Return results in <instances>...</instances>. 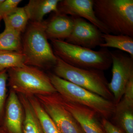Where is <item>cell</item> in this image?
<instances>
[{
  "label": "cell",
  "instance_id": "cell-18",
  "mask_svg": "<svg viewBox=\"0 0 133 133\" xmlns=\"http://www.w3.org/2000/svg\"><path fill=\"white\" fill-rule=\"evenodd\" d=\"M40 121L43 133H60L55 122L35 95L26 96Z\"/></svg>",
  "mask_w": 133,
  "mask_h": 133
},
{
  "label": "cell",
  "instance_id": "cell-13",
  "mask_svg": "<svg viewBox=\"0 0 133 133\" xmlns=\"http://www.w3.org/2000/svg\"><path fill=\"white\" fill-rule=\"evenodd\" d=\"M73 24L72 17L59 12L56 14L46 23L45 32L47 37L51 40H66L71 33Z\"/></svg>",
  "mask_w": 133,
  "mask_h": 133
},
{
  "label": "cell",
  "instance_id": "cell-21",
  "mask_svg": "<svg viewBox=\"0 0 133 133\" xmlns=\"http://www.w3.org/2000/svg\"><path fill=\"white\" fill-rule=\"evenodd\" d=\"M25 58L22 52L0 50V71L10 68L25 65Z\"/></svg>",
  "mask_w": 133,
  "mask_h": 133
},
{
  "label": "cell",
  "instance_id": "cell-17",
  "mask_svg": "<svg viewBox=\"0 0 133 133\" xmlns=\"http://www.w3.org/2000/svg\"><path fill=\"white\" fill-rule=\"evenodd\" d=\"M104 42L99 45L102 48H115L129 54L133 58V37L126 35L102 33Z\"/></svg>",
  "mask_w": 133,
  "mask_h": 133
},
{
  "label": "cell",
  "instance_id": "cell-23",
  "mask_svg": "<svg viewBox=\"0 0 133 133\" xmlns=\"http://www.w3.org/2000/svg\"><path fill=\"white\" fill-rule=\"evenodd\" d=\"M21 0H3L0 3V16L3 18L12 13L17 8Z\"/></svg>",
  "mask_w": 133,
  "mask_h": 133
},
{
  "label": "cell",
  "instance_id": "cell-1",
  "mask_svg": "<svg viewBox=\"0 0 133 133\" xmlns=\"http://www.w3.org/2000/svg\"><path fill=\"white\" fill-rule=\"evenodd\" d=\"M94 9L111 34L133 37V0H94Z\"/></svg>",
  "mask_w": 133,
  "mask_h": 133
},
{
  "label": "cell",
  "instance_id": "cell-7",
  "mask_svg": "<svg viewBox=\"0 0 133 133\" xmlns=\"http://www.w3.org/2000/svg\"><path fill=\"white\" fill-rule=\"evenodd\" d=\"M35 96L60 133H85L78 122L65 106L58 93Z\"/></svg>",
  "mask_w": 133,
  "mask_h": 133
},
{
  "label": "cell",
  "instance_id": "cell-2",
  "mask_svg": "<svg viewBox=\"0 0 133 133\" xmlns=\"http://www.w3.org/2000/svg\"><path fill=\"white\" fill-rule=\"evenodd\" d=\"M51 41L55 55L72 66L104 71L109 69L112 65L111 53L107 48L94 51L64 41Z\"/></svg>",
  "mask_w": 133,
  "mask_h": 133
},
{
  "label": "cell",
  "instance_id": "cell-25",
  "mask_svg": "<svg viewBox=\"0 0 133 133\" xmlns=\"http://www.w3.org/2000/svg\"><path fill=\"white\" fill-rule=\"evenodd\" d=\"M3 1V0H0V3H1Z\"/></svg>",
  "mask_w": 133,
  "mask_h": 133
},
{
  "label": "cell",
  "instance_id": "cell-5",
  "mask_svg": "<svg viewBox=\"0 0 133 133\" xmlns=\"http://www.w3.org/2000/svg\"><path fill=\"white\" fill-rule=\"evenodd\" d=\"M46 22H33L27 29L22 43L25 65L43 67L55 65L57 57L55 55L45 33Z\"/></svg>",
  "mask_w": 133,
  "mask_h": 133
},
{
  "label": "cell",
  "instance_id": "cell-24",
  "mask_svg": "<svg viewBox=\"0 0 133 133\" xmlns=\"http://www.w3.org/2000/svg\"><path fill=\"white\" fill-rule=\"evenodd\" d=\"M101 122L105 133H124L121 129L107 119L102 118Z\"/></svg>",
  "mask_w": 133,
  "mask_h": 133
},
{
  "label": "cell",
  "instance_id": "cell-4",
  "mask_svg": "<svg viewBox=\"0 0 133 133\" xmlns=\"http://www.w3.org/2000/svg\"><path fill=\"white\" fill-rule=\"evenodd\" d=\"M57 57L54 65L55 75L114 102L113 95L109 90L108 82L103 71L77 68Z\"/></svg>",
  "mask_w": 133,
  "mask_h": 133
},
{
  "label": "cell",
  "instance_id": "cell-19",
  "mask_svg": "<svg viewBox=\"0 0 133 133\" xmlns=\"http://www.w3.org/2000/svg\"><path fill=\"white\" fill-rule=\"evenodd\" d=\"M5 28L21 33L26 29L29 20L24 7H17L12 13L3 18Z\"/></svg>",
  "mask_w": 133,
  "mask_h": 133
},
{
  "label": "cell",
  "instance_id": "cell-26",
  "mask_svg": "<svg viewBox=\"0 0 133 133\" xmlns=\"http://www.w3.org/2000/svg\"><path fill=\"white\" fill-rule=\"evenodd\" d=\"M2 18L1 17V16H0V21H1V19H2Z\"/></svg>",
  "mask_w": 133,
  "mask_h": 133
},
{
  "label": "cell",
  "instance_id": "cell-8",
  "mask_svg": "<svg viewBox=\"0 0 133 133\" xmlns=\"http://www.w3.org/2000/svg\"><path fill=\"white\" fill-rule=\"evenodd\" d=\"M110 53L112 78L108 86L116 105L122 98L128 84L133 79V58L119 52L110 51Z\"/></svg>",
  "mask_w": 133,
  "mask_h": 133
},
{
  "label": "cell",
  "instance_id": "cell-22",
  "mask_svg": "<svg viewBox=\"0 0 133 133\" xmlns=\"http://www.w3.org/2000/svg\"><path fill=\"white\" fill-rule=\"evenodd\" d=\"M7 71V70L0 71V116L2 113L6 99V83L8 78Z\"/></svg>",
  "mask_w": 133,
  "mask_h": 133
},
{
  "label": "cell",
  "instance_id": "cell-20",
  "mask_svg": "<svg viewBox=\"0 0 133 133\" xmlns=\"http://www.w3.org/2000/svg\"><path fill=\"white\" fill-rule=\"evenodd\" d=\"M21 33L5 28L0 33V50L22 52Z\"/></svg>",
  "mask_w": 133,
  "mask_h": 133
},
{
  "label": "cell",
  "instance_id": "cell-10",
  "mask_svg": "<svg viewBox=\"0 0 133 133\" xmlns=\"http://www.w3.org/2000/svg\"><path fill=\"white\" fill-rule=\"evenodd\" d=\"M58 12L72 17H80L97 27L102 33L111 34L95 15L94 0H64L58 4Z\"/></svg>",
  "mask_w": 133,
  "mask_h": 133
},
{
  "label": "cell",
  "instance_id": "cell-11",
  "mask_svg": "<svg viewBox=\"0 0 133 133\" xmlns=\"http://www.w3.org/2000/svg\"><path fill=\"white\" fill-rule=\"evenodd\" d=\"M62 98L65 106L78 122L85 133H105L99 120V116L95 112Z\"/></svg>",
  "mask_w": 133,
  "mask_h": 133
},
{
  "label": "cell",
  "instance_id": "cell-9",
  "mask_svg": "<svg viewBox=\"0 0 133 133\" xmlns=\"http://www.w3.org/2000/svg\"><path fill=\"white\" fill-rule=\"evenodd\" d=\"M72 18L74 24L72 30L65 42L91 49L103 43L102 33L97 27L83 18Z\"/></svg>",
  "mask_w": 133,
  "mask_h": 133
},
{
  "label": "cell",
  "instance_id": "cell-15",
  "mask_svg": "<svg viewBox=\"0 0 133 133\" xmlns=\"http://www.w3.org/2000/svg\"><path fill=\"white\" fill-rule=\"evenodd\" d=\"M114 121L125 133H133V103L122 98L115 105Z\"/></svg>",
  "mask_w": 133,
  "mask_h": 133
},
{
  "label": "cell",
  "instance_id": "cell-3",
  "mask_svg": "<svg viewBox=\"0 0 133 133\" xmlns=\"http://www.w3.org/2000/svg\"><path fill=\"white\" fill-rule=\"evenodd\" d=\"M57 92L63 98L84 106L99 117L109 120L112 117L115 104L97 94L60 78L55 74L49 76Z\"/></svg>",
  "mask_w": 133,
  "mask_h": 133
},
{
  "label": "cell",
  "instance_id": "cell-16",
  "mask_svg": "<svg viewBox=\"0 0 133 133\" xmlns=\"http://www.w3.org/2000/svg\"><path fill=\"white\" fill-rule=\"evenodd\" d=\"M18 97L24 111L23 133H43L40 121L28 98L21 94H19Z\"/></svg>",
  "mask_w": 133,
  "mask_h": 133
},
{
  "label": "cell",
  "instance_id": "cell-14",
  "mask_svg": "<svg viewBox=\"0 0 133 133\" xmlns=\"http://www.w3.org/2000/svg\"><path fill=\"white\" fill-rule=\"evenodd\" d=\"M59 0H30L24 7L29 20L41 22L45 15L53 12L58 13Z\"/></svg>",
  "mask_w": 133,
  "mask_h": 133
},
{
  "label": "cell",
  "instance_id": "cell-6",
  "mask_svg": "<svg viewBox=\"0 0 133 133\" xmlns=\"http://www.w3.org/2000/svg\"><path fill=\"white\" fill-rule=\"evenodd\" d=\"M11 90L26 96L49 95L57 92L49 77L35 67L25 65L8 71Z\"/></svg>",
  "mask_w": 133,
  "mask_h": 133
},
{
  "label": "cell",
  "instance_id": "cell-12",
  "mask_svg": "<svg viewBox=\"0 0 133 133\" xmlns=\"http://www.w3.org/2000/svg\"><path fill=\"white\" fill-rule=\"evenodd\" d=\"M23 111L19 97L11 90L8 99L5 114V126L8 133H23Z\"/></svg>",
  "mask_w": 133,
  "mask_h": 133
}]
</instances>
